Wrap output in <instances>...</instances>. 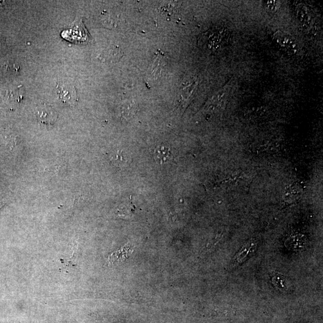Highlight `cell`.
Instances as JSON below:
<instances>
[{"instance_id":"obj_1","label":"cell","mask_w":323,"mask_h":323,"mask_svg":"<svg viewBox=\"0 0 323 323\" xmlns=\"http://www.w3.org/2000/svg\"><path fill=\"white\" fill-rule=\"evenodd\" d=\"M63 38L73 43H89L92 41L82 21H75L70 29L63 31Z\"/></svg>"},{"instance_id":"obj_2","label":"cell","mask_w":323,"mask_h":323,"mask_svg":"<svg viewBox=\"0 0 323 323\" xmlns=\"http://www.w3.org/2000/svg\"><path fill=\"white\" fill-rule=\"evenodd\" d=\"M274 39L283 49L291 54H297L299 51V46L295 40L288 34L277 31L274 33Z\"/></svg>"},{"instance_id":"obj_3","label":"cell","mask_w":323,"mask_h":323,"mask_svg":"<svg viewBox=\"0 0 323 323\" xmlns=\"http://www.w3.org/2000/svg\"><path fill=\"white\" fill-rule=\"evenodd\" d=\"M36 115L37 120L44 124H53L58 119L56 111L48 105H41L37 107Z\"/></svg>"},{"instance_id":"obj_4","label":"cell","mask_w":323,"mask_h":323,"mask_svg":"<svg viewBox=\"0 0 323 323\" xmlns=\"http://www.w3.org/2000/svg\"><path fill=\"white\" fill-rule=\"evenodd\" d=\"M110 162L114 167L121 169L127 168L132 162V158L127 151L124 150H114L109 155Z\"/></svg>"},{"instance_id":"obj_5","label":"cell","mask_w":323,"mask_h":323,"mask_svg":"<svg viewBox=\"0 0 323 323\" xmlns=\"http://www.w3.org/2000/svg\"><path fill=\"white\" fill-rule=\"evenodd\" d=\"M58 94L61 101L70 105H74L77 101V95L75 88L70 84H58Z\"/></svg>"},{"instance_id":"obj_6","label":"cell","mask_w":323,"mask_h":323,"mask_svg":"<svg viewBox=\"0 0 323 323\" xmlns=\"http://www.w3.org/2000/svg\"><path fill=\"white\" fill-rule=\"evenodd\" d=\"M133 251V247L128 244L121 249L114 251L108 257V265H118L123 264L128 259Z\"/></svg>"},{"instance_id":"obj_7","label":"cell","mask_w":323,"mask_h":323,"mask_svg":"<svg viewBox=\"0 0 323 323\" xmlns=\"http://www.w3.org/2000/svg\"><path fill=\"white\" fill-rule=\"evenodd\" d=\"M154 159L159 165L168 164L173 159L172 150L167 145H159L154 151Z\"/></svg>"},{"instance_id":"obj_8","label":"cell","mask_w":323,"mask_h":323,"mask_svg":"<svg viewBox=\"0 0 323 323\" xmlns=\"http://www.w3.org/2000/svg\"><path fill=\"white\" fill-rule=\"evenodd\" d=\"M256 243L254 242H250L245 246L243 247L241 250L235 257V261L237 264H241L247 259L248 254L253 251V248H256Z\"/></svg>"},{"instance_id":"obj_9","label":"cell","mask_w":323,"mask_h":323,"mask_svg":"<svg viewBox=\"0 0 323 323\" xmlns=\"http://www.w3.org/2000/svg\"><path fill=\"white\" fill-rule=\"evenodd\" d=\"M197 82L196 81L191 83L189 85L185 86L181 90L180 92V99H181L182 102H185L188 101L190 97L192 95L194 91L197 86Z\"/></svg>"},{"instance_id":"obj_10","label":"cell","mask_w":323,"mask_h":323,"mask_svg":"<svg viewBox=\"0 0 323 323\" xmlns=\"http://www.w3.org/2000/svg\"><path fill=\"white\" fill-rule=\"evenodd\" d=\"M273 281L274 285L280 290L286 291L287 290V280L284 278V276L277 274L274 276Z\"/></svg>"},{"instance_id":"obj_11","label":"cell","mask_w":323,"mask_h":323,"mask_svg":"<svg viewBox=\"0 0 323 323\" xmlns=\"http://www.w3.org/2000/svg\"><path fill=\"white\" fill-rule=\"evenodd\" d=\"M297 12H298V16L300 21L304 22L305 24H308L310 18V16L308 15L307 10L304 9L303 8H299L297 10Z\"/></svg>"},{"instance_id":"obj_12","label":"cell","mask_w":323,"mask_h":323,"mask_svg":"<svg viewBox=\"0 0 323 323\" xmlns=\"http://www.w3.org/2000/svg\"><path fill=\"white\" fill-rule=\"evenodd\" d=\"M278 4V2L275 1H267L265 2L266 8H267L269 11H273V12L277 10Z\"/></svg>"},{"instance_id":"obj_13","label":"cell","mask_w":323,"mask_h":323,"mask_svg":"<svg viewBox=\"0 0 323 323\" xmlns=\"http://www.w3.org/2000/svg\"><path fill=\"white\" fill-rule=\"evenodd\" d=\"M3 205H4V203L1 201H0V209H1V208L2 207V206Z\"/></svg>"}]
</instances>
